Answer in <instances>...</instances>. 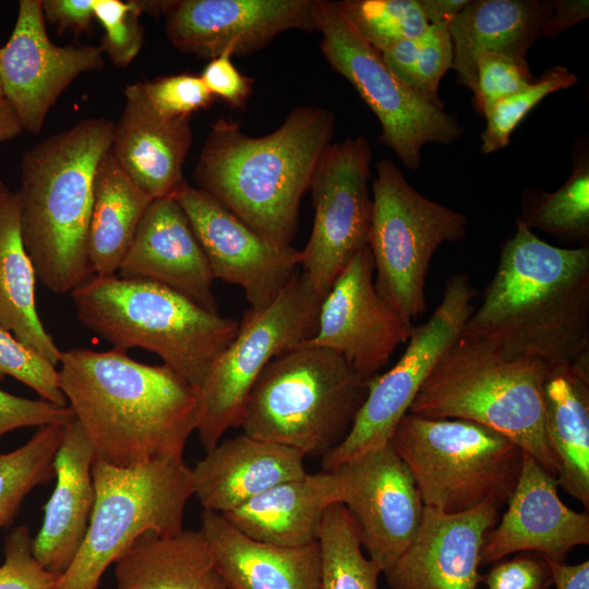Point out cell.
I'll list each match as a JSON object with an SVG mask.
<instances>
[{
	"label": "cell",
	"mask_w": 589,
	"mask_h": 589,
	"mask_svg": "<svg viewBox=\"0 0 589 589\" xmlns=\"http://www.w3.org/2000/svg\"><path fill=\"white\" fill-rule=\"evenodd\" d=\"M495 504L446 514L424 506L421 525L405 552L383 574L392 589H477L481 550L498 519Z\"/></svg>",
	"instance_id": "ffe728a7"
},
{
	"label": "cell",
	"mask_w": 589,
	"mask_h": 589,
	"mask_svg": "<svg viewBox=\"0 0 589 589\" xmlns=\"http://www.w3.org/2000/svg\"><path fill=\"white\" fill-rule=\"evenodd\" d=\"M321 51L359 93L380 121L381 142L416 171L428 143L452 144L464 134L457 118L404 82L350 25L337 2L317 0Z\"/></svg>",
	"instance_id": "7c38bea8"
},
{
	"label": "cell",
	"mask_w": 589,
	"mask_h": 589,
	"mask_svg": "<svg viewBox=\"0 0 589 589\" xmlns=\"http://www.w3.org/2000/svg\"><path fill=\"white\" fill-rule=\"evenodd\" d=\"M320 589H380V567L364 555L352 518L341 503L325 510L318 536Z\"/></svg>",
	"instance_id": "d6a6232c"
},
{
	"label": "cell",
	"mask_w": 589,
	"mask_h": 589,
	"mask_svg": "<svg viewBox=\"0 0 589 589\" xmlns=\"http://www.w3.org/2000/svg\"><path fill=\"white\" fill-rule=\"evenodd\" d=\"M152 201L108 151L96 169L88 229V260L95 276L117 275Z\"/></svg>",
	"instance_id": "1f68e13d"
},
{
	"label": "cell",
	"mask_w": 589,
	"mask_h": 589,
	"mask_svg": "<svg viewBox=\"0 0 589 589\" xmlns=\"http://www.w3.org/2000/svg\"><path fill=\"white\" fill-rule=\"evenodd\" d=\"M67 424L39 426L23 446L0 454V529L13 521L23 500L35 486L55 477L53 460Z\"/></svg>",
	"instance_id": "836d02e7"
},
{
	"label": "cell",
	"mask_w": 589,
	"mask_h": 589,
	"mask_svg": "<svg viewBox=\"0 0 589 589\" xmlns=\"http://www.w3.org/2000/svg\"><path fill=\"white\" fill-rule=\"evenodd\" d=\"M519 219L530 230L587 242L589 239L588 155L575 160L566 182L552 193H541Z\"/></svg>",
	"instance_id": "e575fe53"
},
{
	"label": "cell",
	"mask_w": 589,
	"mask_h": 589,
	"mask_svg": "<svg viewBox=\"0 0 589 589\" xmlns=\"http://www.w3.org/2000/svg\"><path fill=\"white\" fill-rule=\"evenodd\" d=\"M225 51L208 61L200 75L214 97H219L232 108L243 109L252 94L253 79L242 74Z\"/></svg>",
	"instance_id": "bcb514c9"
},
{
	"label": "cell",
	"mask_w": 589,
	"mask_h": 589,
	"mask_svg": "<svg viewBox=\"0 0 589 589\" xmlns=\"http://www.w3.org/2000/svg\"><path fill=\"white\" fill-rule=\"evenodd\" d=\"M151 106L163 117L191 118L215 100L200 75L178 73L141 82Z\"/></svg>",
	"instance_id": "60d3db41"
},
{
	"label": "cell",
	"mask_w": 589,
	"mask_h": 589,
	"mask_svg": "<svg viewBox=\"0 0 589 589\" xmlns=\"http://www.w3.org/2000/svg\"><path fill=\"white\" fill-rule=\"evenodd\" d=\"M36 279L21 237L19 197L10 192L0 206V326L57 366L62 351L37 313Z\"/></svg>",
	"instance_id": "4dcf8cb0"
},
{
	"label": "cell",
	"mask_w": 589,
	"mask_h": 589,
	"mask_svg": "<svg viewBox=\"0 0 589 589\" xmlns=\"http://www.w3.org/2000/svg\"><path fill=\"white\" fill-rule=\"evenodd\" d=\"M555 589H589V561L567 565L546 558Z\"/></svg>",
	"instance_id": "681fc988"
},
{
	"label": "cell",
	"mask_w": 589,
	"mask_h": 589,
	"mask_svg": "<svg viewBox=\"0 0 589 589\" xmlns=\"http://www.w3.org/2000/svg\"><path fill=\"white\" fill-rule=\"evenodd\" d=\"M337 4L360 37L380 53L421 37L430 26L418 0H345Z\"/></svg>",
	"instance_id": "d590c367"
},
{
	"label": "cell",
	"mask_w": 589,
	"mask_h": 589,
	"mask_svg": "<svg viewBox=\"0 0 589 589\" xmlns=\"http://www.w3.org/2000/svg\"><path fill=\"white\" fill-rule=\"evenodd\" d=\"M23 130L13 108L4 99L0 101V143L15 137Z\"/></svg>",
	"instance_id": "816d5d0a"
},
{
	"label": "cell",
	"mask_w": 589,
	"mask_h": 589,
	"mask_svg": "<svg viewBox=\"0 0 589 589\" xmlns=\"http://www.w3.org/2000/svg\"><path fill=\"white\" fill-rule=\"evenodd\" d=\"M536 80L526 58L483 52L476 61L473 105L484 115L494 103L528 87Z\"/></svg>",
	"instance_id": "ab89813d"
},
{
	"label": "cell",
	"mask_w": 589,
	"mask_h": 589,
	"mask_svg": "<svg viewBox=\"0 0 589 589\" xmlns=\"http://www.w3.org/2000/svg\"><path fill=\"white\" fill-rule=\"evenodd\" d=\"M7 376L25 384L41 399L68 406L56 366L0 326V380Z\"/></svg>",
	"instance_id": "f35d334b"
},
{
	"label": "cell",
	"mask_w": 589,
	"mask_h": 589,
	"mask_svg": "<svg viewBox=\"0 0 589 589\" xmlns=\"http://www.w3.org/2000/svg\"><path fill=\"white\" fill-rule=\"evenodd\" d=\"M72 410L45 399H27L0 389V437L5 433L27 426L69 423Z\"/></svg>",
	"instance_id": "f6af8a7d"
},
{
	"label": "cell",
	"mask_w": 589,
	"mask_h": 589,
	"mask_svg": "<svg viewBox=\"0 0 589 589\" xmlns=\"http://www.w3.org/2000/svg\"><path fill=\"white\" fill-rule=\"evenodd\" d=\"M413 327L377 292L366 245L323 298L316 333L302 344L340 354L370 380L387 365L396 348L408 341Z\"/></svg>",
	"instance_id": "2e32d148"
},
{
	"label": "cell",
	"mask_w": 589,
	"mask_h": 589,
	"mask_svg": "<svg viewBox=\"0 0 589 589\" xmlns=\"http://www.w3.org/2000/svg\"><path fill=\"white\" fill-rule=\"evenodd\" d=\"M95 506L81 548L57 589H97L106 569L142 534L168 537L183 529L193 495L184 460L156 459L120 468L95 458Z\"/></svg>",
	"instance_id": "9c48e42d"
},
{
	"label": "cell",
	"mask_w": 589,
	"mask_h": 589,
	"mask_svg": "<svg viewBox=\"0 0 589 589\" xmlns=\"http://www.w3.org/2000/svg\"><path fill=\"white\" fill-rule=\"evenodd\" d=\"M449 23L432 24L420 37V46L410 87L433 101L444 106L438 97V85L453 65V46Z\"/></svg>",
	"instance_id": "7bdbcfd3"
},
{
	"label": "cell",
	"mask_w": 589,
	"mask_h": 589,
	"mask_svg": "<svg viewBox=\"0 0 589 589\" xmlns=\"http://www.w3.org/2000/svg\"><path fill=\"white\" fill-rule=\"evenodd\" d=\"M144 13L142 1L96 0L94 17L104 27L101 49L116 67H128L139 55L144 29L140 15Z\"/></svg>",
	"instance_id": "74e56055"
},
{
	"label": "cell",
	"mask_w": 589,
	"mask_h": 589,
	"mask_svg": "<svg viewBox=\"0 0 589 589\" xmlns=\"http://www.w3.org/2000/svg\"><path fill=\"white\" fill-rule=\"evenodd\" d=\"M322 300L301 272L267 308L244 313L236 337L196 390V431L206 452L229 429L240 428L248 396L268 362L315 335Z\"/></svg>",
	"instance_id": "8fae6325"
},
{
	"label": "cell",
	"mask_w": 589,
	"mask_h": 589,
	"mask_svg": "<svg viewBox=\"0 0 589 589\" xmlns=\"http://www.w3.org/2000/svg\"><path fill=\"white\" fill-rule=\"evenodd\" d=\"M70 294L87 329L113 348L156 353L196 390L239 329L236 320L147 279L91 276Z\"/></svg>",
	"instance_id": "8992f818"
},
{
	"label": "cell",
	"mask_w": 589,
	"mask_h": 589,
	"mask_svg": "<svg viewBox=\"0 0 589 589\" xmlns=\"http://www.w3.org/2000/svg\"><path fill=\"white\" fill-rule=\"evenodd\" d=\"M389 443L407 465L424 506L446 514L483 503L502 507L517 483L524 450L501 433L461 419L407 412Z\"/></svg>",
	"instance_id": "ba28073f"
},
{
	"label": "cell",
	"mask_w": 589,
	"mask_h": 589,
	"mask_svg": "<svg viewBox=\"0 0 589 589\" xmlns=\"http://www.w3.org/2000/svg\"><path fill=\"white\" fill-rule=\"evenodd\" d=\"M165 285L212 313L218 312L208 260L173 197L153 200L117 273Z\"/></svg>",
	"instance_id": "7402d4cb"
},
{
	"label": "cell",
	"mask_w": 589,
	"mask_h": 589,
	"mask_svg": "<svg viewBox=\"0 0 589 589\" xmlns=\"http://www.w3.org/2000/svg\"><path fill=\"white\" fill-rule=\"evenodd\" d=\"M10 191L5 187V184L0 180V206L5 200V197L9 195Z\"/></svg>",
	"instance_id": "f5cc1de1"
},
{
	"label": "cell",
	"mask_w": 589,
	"mask_h": 589,
	"mask_svg": "<svg viewBox=\"0 0 589 589\" xmlns=\"http://www.w3.org/2000/svg\"><path fill=\"white\" fill-rule=\"evenodd\" d=\"M577 76L566 67L548 69L528 87L494 103L485 112V129L480 134L482 154H491L508 145L521 120L549 94L568 88Z\"/></svg>",
	"instance_id": "8d00e7d4"
},
{
	"label": "cell",
	"mask_w": 589,
	"mask_h": 589,
	"mask_svg": "<svg viewBox=\"0 0 589 589\" xmlns=\"http://www.w3.org/2000/svg\"><path fill=\"white\" fill-rule=\"evenodd\" d=\"M96 0H41L45 21L61 34L89 33Z\"/></svg>",
	"instance_id": "7dc6e473"
},
{
	"label": "cell",
	"mask_w": 589,
	"mask_h": 589,
	"mask_svg": "<svg viewBox=\"0 0 589 589\" xmlns=\"http://www.w3.org/2000/svg\"><path fill=\"white\" fill-rule=\"evenodd\" d=\"M60 365V389L95 458L120 468L183 459L197 426V392L171 368L117 348L71 349Z\"/></svg>",
	"instance_id": "6da1fadb"
},
{
	"label": "cell",
	"mask_w": 589,
	"mask_h": 589,
	"mask_svg": "<svg viewBox=\"0 0 589 589\" xmlns=\"http://www.w3.org/2000/svg\"><path fill=\"white\" fill-rule=\"evenodd\" d=\"M317 0H168L163 15L169 41L212 60L225 51L247 56L290 29L317 31Z\"/></svg>",
	"instance_id": "ac0fdd59"
},
{
	"label": "cell",
	"mask_w": 589,
	"mask_h": 589,
	"mask_svg": "<svg viewBox=\"0 0 589 589\" xmlns=\"http://www.w3.org/2000/svg\"><path fill=\"white\" fill-rule=\"evenodd\" d=\"M330 471L362 549L383 573L412 542L423 517L424 504L407 465L388 442Z\"/></svg>",
	"instance_id": "9a60e30c"
},
{
	"label": "cell",
	"mask_w": 589,
	"mask_h": 589,
	"mask_svg": "<svg viewBox=\"0 0 589 589\" xmlns=\"http://www.w3.org/2000/svg\"><path fill=\"white\" fill-rule=\"evenodd\" d=\"M461 336L551 368L589 354V248L552 245L517 219Z\"/></svg>",
	"instance_id": "7a4b0ae2"
},
{
	"label": "cell",
	"mask_w": 589,
	"mask_h": 589,
	"mask_svg": "<svg viewBox=\"0 0 589 589\" xmlns=\"http://www.w3.org/2000/svg\"><path fill=\"white\" fill-rule=\"evenodd\" d=\"M334 124V113L316 106L293 109L263 136H250L238 121L218 119L194 169L197 188L272 244L289 247L301 199L332 144Z\"/></svg>",
	"instance_id": "3957f363"
},
{
	"label": "cell",
	"mask_w": 589,
	"mask_h": 589,
	"mask_svg": "<svg viewBox=\"0 0 589 589\" xmlns=\"http://www.w3.org/2000/svg\"><path fill=\"white\" fill-rule=\"evenodd\" d=\"M201 531L233 589H320L318 541L300 546L256 541L208 510L202 512Z\"/></svg>",
	"instance_id": "484cf974"
},
{
	"label": "cell",
	"mask_w": 589,
	"mask_h": 589,
	"mask_svg": "<svg viewBox=\"0 0 589 589\" xmlns=\"http://www.w3.org/2000/svg\"><path fill=\"white\" fill-rule=\"evenodd\" d=\"M477 290L464 274L452 275L430 318L414 326L398 362L369 381L366 398L347 436L321 458L330 471L344 461L387 444L421 386L460 337L474 310Z\"/></svg>",
	"instance_id": "4fadbf2b"
},
{
	"label": "cell",
	"mask_w": 589,
	"mask_h": 589,
	"mask_svg": "<svg viewBox=\"0 0 589 589\" xmlns=\"http://www.w3.org/2000/svg\"><path fill=\"white\" fill-rule=\"evenodd\" d=\"M486 589H549L553 585L550 566L537 552H521L495 564L482 576Z\"/></svg>",
	"instance_id": "ee69618b"
},
{
	"label": "cell",
	"mask_w": 589,
	"mask_h": 589,
	"mask_svg": "<svg viewBox=\"0 0 589 589\" xmlns=\"http://www.w3.org/2000/svg\"><path fill=\"white\" fill-rule=\"evenodd\" d=\"M552 1L474 0L448 25L453 65L458 81L474 91L476 61L483 52H501L526 58L540 36Z\"/></svg>",
	"instance_id": "83f0119b"
},
{
	"label": "cell",
	"mask_w": 589,
	"mask_h": 589,
	"mask_svg": "<svg viewBox=\"0 0 589 589\" xmlns=\"http://www.w3.org/2000/svg\"><path fill=\"white\" fill-rule=\"evenodd\" d=\"M124 97L109 152L152 200L173 197L187 182L182 167L192 143L191 118L160 116L147 101L141 82L128 85Z\"/></svg>",
	"instance_id": "603a6c76"
},
{
	"label": "cell",
	"mask_w": 589,
	"mask_h": 589,
	"mask_svg": "<svg viewBox=\"0 0 589 589\" xmlns=\"http://www.w3.org/2000/svg\"><path fill=\"white\" fill-rule=\"evenodd\" d=\"M117 589H233L200 530L142 534L115 563Z\"/></svg>",
	"instance_id": "f1b7e54d"
},
{
	"label": "cell",
	"mask_w": 589,
	"mask_h": 589,
	"mask_svg": "<svg viewBox=\"0 0 589 589\" xmlns=\"http://www.w3.org/2000/svg\"><path fill=\"white\" fill-rule=\"evenodd\" d=\"M95 454L75 418L67 424L55 456V489L46 503L33 553L48 570L62 575L70 567L86 534L95 506Z\"/></svg>",
	"instance_id": "d4e9b609"
},
{
	"label": "cell",
	"mask_w": 589,
	"mask_h": 589,
	"mask_svg": "<svg viewBox=\"0 0 589 589\" xmlns=\"http://www.w3.org/2000/svg\"><path fill=\"white\" fill-rule=\"evenodd\" d=\"M371 159L365 136L347 139L329 145L312 178L314 223L301 267L322 298L356 253L369 245Z\"/></svg>",
	"instance_id": "5bb4252c"
},
{
	"label": "cell",
	"mask_w": 589,
	"mask_h": 589,
	"mask_svg": "<svg viewBox=\"0 0 589 589\" xmlns=\"http://www.w3.org/2000/svg\"><path fill=\"white\" fill-rule=\"evenodd\" d=\"M369 248L375 288L407 322L426 308L424 287L431 260L445 242L465 237L459 212L419 193L388 159L376 164Z\"/></svg>",
	"instance_id": "30bf717a"
},
{
	"label": "cell",
	"mask_w": 589,
	"mask_h": 589,
	"mask_svg": "<svg viewBox=\"0 0 589 589\" xmlns=\"http://www.w3.org/2000/svg\"><path fill=\"white\" fill-rule=\"evenodd\" d=\"M103 53L100 46L55 45L47 35L41 0H21L12 34L0 47V81L22 128L38 133L71 82L103 69Z\"/></svg>",
	"instance_id": "d6986e66"
},
{
	"label": "cell",
	"mask_w": 589,
	"mask_h": 589,
	"mask_svg": "<svg viewBox=\"0 0 589 589\" xmlns=\"http://www.w3.org/2000/svg\"><path fill=\"white\" fill-rule=\"evenodd\" d=\"M556 478L524 452L520 473L497 527L486 534L481 566L518 552H537L556 563L589 543V514L558 496Z\"/></svg>",
	"instance_id": "44dd1931"
},
{
	"label": "cell",
	"mask_w": 589,
	"mask_h": 589,
	"mask_svg": "<svg viewBox=\"0 0 589 589\" xmlns=\"http://www.w3.org/2000/svg\"><path fill=\"white\" fill-rule=\"evenodd\" d=\"M369 381L340 354L301 344L262 371L240 428L251 437L322 458L349 433Z\"/></svg>",
	"instance_id": "52a82bcc"
},
{
	"label": "cell",
	"mask_w": 589,
	"mask_h": 589,
	"mask_svg": "<svg viewBox=\"0 0 589 589\" xmlns=\"http://www.w3.org/2000/svg\"><path fill=\"white\" fill-rule=\"evenodd\" d=\"M470 0H418L430 25L450 23Z\"/></svg>",
	"instance_id": "f907efd6"
},
{
	"label": "cell",
	"mask_w": 589,
	"mask_h": 589,
	"mask_svg": "<svg viewBox=\"0 0 589 589\" xmlns=\"http://www.w3.org/2000/svg\"><path fill=\"white\" fill-rule=\"evenodd\" d=\"M113 122L86 118L24 152L20 226L36 278L56 294L93 275L88 229L97 166L109 151Z\"/></svg>",
	"instance_id": "277c9868"
},
{
	"label": "cell",
	"mask_w": 589,
	"mask_h": 589,
	"mask_svg": "<svg viewBox=\"0 0 589 589\" xmlns=\"http://www.w3.org/2000/svg\"><path fill=\"white\" fill-rule=\"evenodd\" d=\"M551 369L541 360L510 356L460 335L428 376L408 412L492 429L556 478L560 465L545 426L544 385Z\"/></svg>",
	"instance_id": "5b68a950"
},
{
	"label": "cell",
	"mask_w": 589,
	"mask_h": 589,
	"mask_svg": "<svg viewBox=\"0 0 589 589\" xmlns=\"http://www.w3.org/2000/svg\"><path fill=\"white\" fill-rule=\"evenodd\" d=\"M60 578L35 557L27 527L19 526L9 532L0 566V589H57Z\"/></svg>",
	"instance_id": "b9f144b4"
},
{
	"label": "cell",
	"mask_w": 589,
	"mask_h": 589,
	"mask_svg": "<svg viewBox=\"0 0 589 589\" xmlns=\"http://www.w3.org/2000/svg\"><path fill=\"white\" fill-rule=\"evenodd\" d=\"M339 496L334 473L323 470L278 483L221 516L256 541L300 546L318 541L325 510Z\"/></svg>",
	"instance_id": "4316f807"
},
{
	"label": "cell",
	"mask_w": 589,
	"mask_h": 589,
	"mask_svg": "<svg viewBox=\"0 0 589 589\" xmlns=\"http://www.w3.org/2000/svg\"><path fill=\"white\" fill-rule=\"evenodd\" d=\"M589 16L588 0L552 1L551 10L543 22L540 36L554 37Z\"/></svg>",
	"instance_id": "c3c4849f"
},
{
	"label": "cell",
	"mask_w": 589,
	"mask_h": 589,
	"mask_svg": "<svg viewBox=\"0 0 589 589\" xmlns=\"http://www.w3.org/2000/svg\"><path fill=\"white\" fill-rule=\"evenodd\" d=\"M545 426L557 485L589 508V354L552 368L544 385Z\"/></svg>",
	"instance_id": "f546056e"
},
{
	"label": "cell",
	"mask_w": 589,
	"mask_h": 589,
	"mask_svg": "<svg viewBox=\"0 0 589 589\" xmlns=\"http://www.w3.org/2000/svg\"><path fill=\"white\" fill-rule=\"evenodd\" d=\"M4 100V95H3V91H2V86H1V81H0V101Z\"/></svg>",
	"instance_id": "db71d44e"
},
{
	"label": "cell",
	"mask_w": 589,
	"mask_h": 589,
	"mask_svg": "<svg viewBox=\"0 0 589 589\" xmlns=\"http://www.w3.org/2000/svg\"><path fill=\"white\" fill-rule=\"evenodd\" d=\"M215 278L239 286L253 310L272 304L299 273L301 251L262 238L217 200L187 182L173 195Z\"/></svg>",
	"instance_id": "e0dca14e"
},
{
	"label": "cell",
	"mask_w": 589,
	"mask_h": 589,
	"mask_svg": "<svg viewBox=\"0 0 589 589\" xmlns=\"http://www.w3.org/2000/svg\"><path fill=\"white\" fill-rule=\"evenodd\" d=\"M193 495L204 510L231 512L272 486L304 477L298 450L244 433L219 442L191 468Z\"/></svg>",
	"instance_id": "cb8c5ba5"
}]
</instances>
